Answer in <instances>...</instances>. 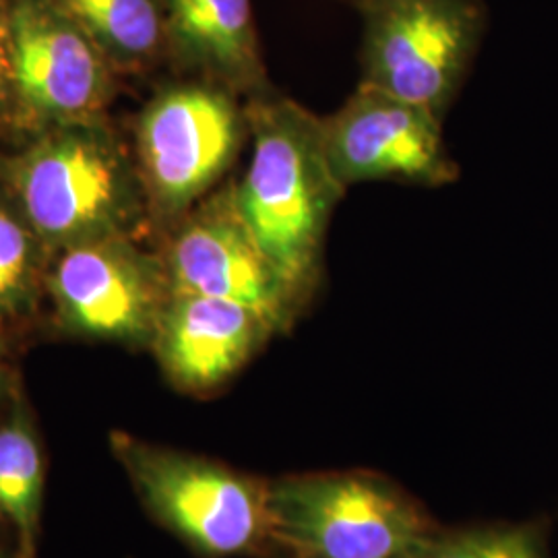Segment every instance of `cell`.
I'll return each mask as SVG.
<instances>
[{"instance_id": "13", "label": "cell", "mask_w": 558, "mask_h": 558, "mask_svg": "<svg viewBox=\"0 0 558 558\" xmlns=\"http://www.w3.org/2000/svg\"><path fill=\"white\" fill-rule=\"evenodd\" d=\"M119 75L166 64L163 0H57Z\"/></svg>"}, {"instance_id": "10", "label": "cell", "mask_w": 558, "mask_h": 558, "mask_svg": "<svg viewBox=\"0 0 558 558\" xmlns=\"http://www.w3.org/2000/svg\"><path fill=\"white\" fill-rule=\"evenodd\" d=\"M46 288L60 320L83 336L151 343L170 283L160 253L137 239H108L52 255Z\"/></svg>"}, {"instance_id": "11", "label": "cell", "mask_w": 558, "mask_h": 558, "mask_svg": "<svg viewBox=\"0 0 558 558\" xmlns=\"http://www.w3.org/2000/svg\"><path fill=\"white\" fill-rule=\"evenodd\" d=\"M279 336L255 308L201 294H170L151 345L166 377L182 391L207 393L232 379Z\"/></svg>"}, {"instance_id": "18", "label": "cell", "mask_w": 558, "mask_h": 558, "mask_svg": "<svg viewBox=\"0 0 558 558\" xmlns=\"http://www.w3.org/2000/svg\"><path fill=\"white\" fill-rule=\"evenodd\" d=\"M341 2H345V4H350V7H354V9H359L364 0H341Z\"/></svg>"}, {"instance_id": "7", "label": "cell", "mask_w": 558, "mask_h": 558, "mask_svg": "<svg viewBox=\"0 0 558 558\" xmlns=\"http://www.w3.org/2000/svg\"><path fill=\"white\" fill-rule=\"evenodd\" d=\"M172 294H201L255 308L288 333L304 315L240 214L236 180H226L161 236Z\"/></svg>"}, {"instance_id": "1", "label": "cell", "mask_w": 558, "mask_h": 558, "mask_svg": "<svg viewBox=\"0 0 558 558\" xmlns=\"http://www.w3.org/2000/svg\"><path fill=\"white\" fill-rule=\"evenodd\" d=\"M246 104L251 161L240 214L306 313L325 279V246L345 189L327 160L320 117L276 87Z\"/></svg>"}, {"instance_id": "4", "label": "cell", "mask_w": 558, "mask_h": 558, "mask_svg": "<svg viewBox=\"0 0 558 558\" xmlns=\"http://www.w3.org/2000/svg\"><path fill=\"white\" fill-rule=\"evenodd\" d=\"M269 542L290 558H403L433 532L416 500L368 472L267 484Z\"/></svg>"}, {"instance_id": "16", "label": "cell", "mask_w": 558, "mask_h": 558, "mask_svg": "<svg viewBox=\"0 0 558 558\" xmlns=\"http://www.w3.org/2000/svg\"><path fill=\"white\" fill-rule=\"evenodd\" d=\"M403 558H553L546 527L536 521L459 532H430Z\"/></svg>"}, {"instance_id": "12", "label": "cell", "mask_w": 558, "mask_h": 558, "mask_svg": "<svg viewBox=\"0 0 558 558\" xmlns=\"http://www.w3.org/2000/svg\"><path fill=\"white\" fill-rule=\"evenodd\" d=\"M166 64L251 100L269 92L253 0H163Z\"/></svg>"}, {"instance_id": "6", "label": "cell", "mask_w": 558, "mask_h": 558, "mask_svg": "<svg viewBox=\"0 0 558 558\" xmlns=\"http://www.w3.org/2000/svg\"><path fill=\"white\" fill-rule=\"evenodd\" d=\"M15 126L46 129L104 119L117 71L57 0H4Z\"/></svg>"}, {"instance_id": "9", "label": "cell", "mask_w": 558, "mask_h": 558, "mask_svg": "<svg viewBox=\"0 0 558 558\" xmlns=\"http://www.w3.org/2000/svg\"><path fill=\"white\" fill-rule=\"evenodd\" d=\"M426 108L359 83L336 112L320 117L327 160L350 191L364 182L442 189L461 179L442 133Z\"/></svg>"}, {"instance_id": "19", "label": "cell", "mask_w": 558, "mask_h": 558, "mask_svg": "<svg viewBox=\"0 0 558 558\" xmlns=\"http://www.w3.org/2000/svg\"><path fill=\"white\" fill-rule=\"evenodd\" d=\"M0 383H2V366H0Z\"/></svg>"}, {"instance_id": "17", "label": "cell", "mask_w": 558, "mask_h": 558, "mask_svg": "<svg viewBox=\"0 0 558 558\" xmlns=\"http://www.w3.org/2000/svg\"><path fill=\"white\" fill-rule=\"evenodd\" d=\"M9 129H17L15 126V85H13L7 7H4V0H0V135Z\"/></svg>"}, {"instance_id": "14", "label": "cell", "mask_w": 558, "mask_h": 558, "mask_svg": "<svg viewBox=\"0 0 558 558\" xmlns=\"http://www.w3.org/2000/svg\"><path fill=\"white\" fill-rule=\"evenodd\" d=\"M41 499L38 440L21 418L0 428V515L20 536L25 557L34 555Z\"/></svg>"}, {"instance_id": "3", "label": "cell", "mask_w": 558, "mask_h": 558, "mask_svg": "<svg viewBox=\"0 0 558 558\" xmlns=\"http://www.w3.org/2000/svg\"><path fill=\"white\" fill-rule=\"evenodd\" d=\"M248 141L246 104L209 81L177 77L145 104L135 161L151 230L163 236L226 182Z\"/></svg>"}, {"instance_id": "15", "label": "cell", "mask_w": 558, "mask_h": 558, "mask_svg": "<svg viewBox=\"0 0 558 558\" xmlns=\"http://www.w3.org/2000/svg\"><path fill=\"white\" fill-rule=\"evenodd\" d=\"M50 259L46 244L0 186V323L34 304Z\"/></svg>"}, {"instance_id": "5", "label": "cell", "mask_w": 558, "mask_h": 558, "mask_svg": "<svg viewBox=\"0 0 558 558\" xmlns=\"http://www.w3.org/2000/svg\"><path fill=\"white\" fill-rule=\"evenodd\" d=\"M360 81L440 120L468 83L488 29L484 0H364Z\"/></svg>"}, {"instance_id": "2", "label": "cell", "mask_w": 558, "mask_h": 558, "mask_svg": "<svg viewBox=\"0 0 558 558\" xmlns=\"http://www.w3.org/2000/svg\"><path fill=\"white\" fill-rule=\"evenodd\" d=\"M0 177L50 255L151 230L137 161L104 119L32 135Z\"/></svg>"}, {"instance_id": "8", "label": "cell", "mask_w": 558, "mask_h": 558, "mask_svg": "<svg viewBox=\"0 0 558 558\" xmlns=\"http://www.w3.org/2000/svg\"><path fill=\"white\" fill-rule=\"evenodd\" d=\"M122 459L149 509L203 555L234 557L271 544L267 484L135 442L124 445Z\"/></svg>"}]
</instances>
